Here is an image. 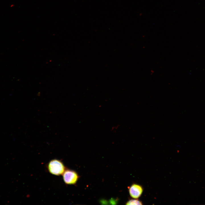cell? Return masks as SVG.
Segmentation results:
<instances>
[{
	"label": "cell",
	"mask_w": 205,
	"mask_h": 205,
	"mask_svg": "<svg viewBox=\"0 0 205 205\" xmlns=\"http://www.w3.org/2000/svg\"><path fill=\"white\" fill-rule=\"evenodd\" d=\"M128 191L130 196L132 198L138 199L142 195L143 189L140 185L133 184L130 187Z\"/></svg>",
	"instance_id": "cell-3"
},
{
	"label": "cell",
	"mask_w": 205,
	"mask_h": 205,
	"mask_svg": "<svg viewBox=\"0 0 205 205\" xmlns=\"http://www.w3.org/2000/svg\"><path fill=\"white\" fill-rule=\"evenodd\" d=\"M63 179L65 183L67 184H74L77 182L79 176L75 171L67 169L63 174Z\"/></svg>",
	"instance_id": "cell-2"
},
{
	"label": "cell",
	"mask_w": 205,
	"mask_h": 205,
	"mask_svg": "<svg viewBox=\"0 0 205 205\" xmlns=\"http://www.w3.org/2000/svg\"><path fill=\"white\" fill-rule=\"evenodd\" d=\"M48 169L51 174L56 175H63L65 170V167L63 163L59 160L54 159L48 163Z\"/></svg>",
	"instance_id": "cell-1"
},
{
	"label": "cell",
	"mask_w": 205,
	"mask_h": 205,
	"mask_svg": "<svg viewBox=\"0 0 205 205\" xmlns=\"http://www.w3.org/2000/svg\"><path fill=\"white\" fill-rule=\"evenodd\" d=\"M127 205H142V202L137 199H132L129 200L126 203Z\"/></svg>",
	"instance_id": "cell-4"
}]
</instances>
